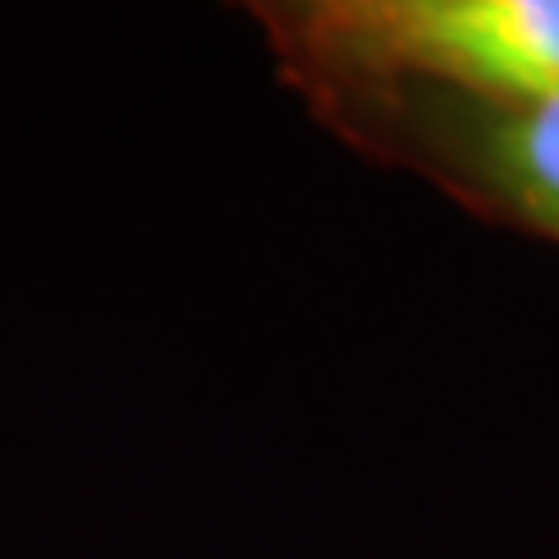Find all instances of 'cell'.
Instances as JSON below:
<instances>
[{
	"instance_id": "obj_1",
	"label": "cell",
	"mask_w": 559,
	"mask_h": 559,
	"mask_svg": "<svg viewBox=\"0 0 559 559\" xmlns=\"http://www.w3.org/2000/svg\"><path fill=\"white\" fill-rule=\"evenodd\" d=\"M318 112L373 159L462 210L559 242V98H495L419 80H299Z\"/></svg>"
},
{
	"instance_id": "obj_2",
	"label": "cell",
	"mask_w": 559,
	"mask_h": 559,
	"mask_svg": "<svg viewBox=\"0 0 559 559\" xmlns=\"http://www.w3.org/2000/svg\"><path fill=\"white\" fill-rule=\"evenodd\" d=\"M299 80H419L559 98V0H322L266 10Z\"/></svg>"
}]
</instances>
